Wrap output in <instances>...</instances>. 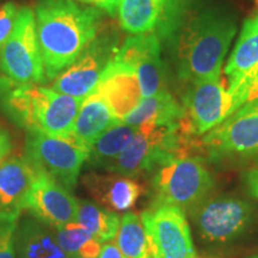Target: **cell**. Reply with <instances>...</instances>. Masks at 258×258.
I'll list each match as a JSON object with an SVG mask.
<instances>
[{"mask_svg": "<svg viewBox=\"0 0 258 258\" xmlns=\"http://www.w3.org/2000/svg\"><path fill=\"white\" fill-rule=\"evenodd\" d=\"M34 14L44 72L55 79L97 37L102 15L74 0H37Z\"/></svg>", "mask_w": 258, "mask_h": 258, "instance_id": "cell-1", "label": "cell"}, {"mask_svg": "<svg viewBox=\"0 0 258 258\" xmlns=\"http://www.w3.org/2000/svg\"><path fill=\"white\" fill-rule=\"evenodd\" d=\"M83 98H76L38 84H17L0 77V106L27 131L51 135L72 134Z\"/></svg>", "mask_w": 258, "mask_h": 258, "instance_id": "cell-2", "label": "cell"}, {"mask_svg": "<svg viewBox=\"0 0 258 258\" xmlns=\"http://www.w3.org/2000/svg\"><path fill=\"white\" fill-rule=\"evenodd\" d=\"M237 25L230 16L207 10L192 16L179 34L177 59L180 78H219Z\"/></svg>", "mask_w": 258, "mask_h": 258, "instance_id": "cell-3", "label": "cell"}, {"mask_svg": "<svg viewBox=\"0 0 258 258\" xmlns=\"http://www.w3.org/2000/svg\"><path fill=\"white\" fill-rule=\"evenodd\" d=\"M182 122L173 125L144 124L137 127L133 140L108 171L132 178L180 157L182 134H186Z\"/></svg>", "mask_w": 258, "mask_h": 258, "instance_id": "cell-4", "label": "cell"}, {"mask_svg": "<svg viewBox=\"0 0 258 258\" xmlns=\"http://www.w3.org/2000/svg\"><path fill=\"white\" fill-rule=\"evenodd\" d=\"M25 153L38 170L48 173L70 190L76 185L90 150L73 134L51 135L40 131H29Z\"/></svg>", "mask_w": 258, "mask_h": 258, "instance_id": "cell-5", "label": "cell"}, {"mask_svg": "<svg viewBox=\"0 0 258 258\" xmlns=\"http://www.w3.org/2000/svg\"><path fill=\"white\" fill-rule=\"evenodd\" d=\"M0 70L4 77L17 84L46 82L35 14L30 8L19 9L14 30L0 49Z\"/></svg>", "mask_w": 258, "mask_h": 258, "instance_id": "cell-6", "label": "cell"}, {"mask_svg": "<svg viewBox=\"0 0 258 258\" xmlns=\"http://www.w3.org/2000/svg\"><path fill=\"white\" fill-rule=\"evenodd\" d=\"M214 184L198 158L178 157L159 167L153 179L157 205L189 208L207 196Z\"/></svg>", "mask_w": 258, "mask_h": 258, "instance_id": "cell-7", "label": "cell"}, {"mask_svg": "<svg viewBox=\"0 0 258 258\" xmlns=\"http://www.w3.org/2000/svg\"><path fill=\"white\" fill-rule=\"evenodd\" d=\"M188 6L189 0H120L117 16L128 34H153L161 41L183 27Z\"/></svg>", "mask_w": 258, "mask_h": 258, "instance_id": "cell-8", "label": "cell"}, {"mask_svg": "<svg viewBox=\"0 0 258 258\" xmlns=\"http://www.w3.org/2000/svg\"><path fill=\"white\" fill-rule=\"evenodd\" d=\"M141 220L154 258H198L182 208L157 205L154 209L144 212Z\"/></svg>", "mask_w": 258, "mask_h": 258, "instance_id": "cell-9", "label": "cell"}, {"mask_svg": "<svg viewBox=\"0 0 258 258\" xmlns=\"http://www.w3.org/2000/svg\"><path fill=\"white\" fill-rule=\"evenodd\" d=\"M191 83L183 106V125L188 134H207L233 114V98L220 77Z\"/></svg>", "mask_w": 258, "mask_h": 258, "instance_id": "cell-10", "label": "cell"}, {"mask_svg": "<svg viewBox=\"0 0 258 258\" xmlns=\"http://www.w3.org/2000/svg\"><path fill=\"white\" fill-rule=\"evenodd\" d=\"M116 50L110 37H96L78 59L53 79L50 89L63 95L85 99L96 91L102 74Z\"/></svg>", "mask_w": 258, "mask_h": 258, "instance_id": "cell-11", "label": "cell"}, {"mask_svg": "<svg viewBox=\"0 0 258 258\" xmlns=\"http://www.w3.org/2000/svg\"><path fill=\"white\" fill-rule=\"evenodd\" d=\"M253 214V207L245 200L224 196L202 206L196 224L203 239L211 243H228L249 228Z\"/></svg>", "mask_w": 258, "mask_h": 258, "instance_id": "cell-12", "label": "cell"}, {"mask_svg": "<svg viewBox=\"0 0 258 258\" xmlns=\"http://www.w3.org/2000/svg\"><path fill=\"white\" fill-rule=\"evenodd\" d=\"M202 141L218 154H258V99L234 111L208 132Z\"/></svg>", "mask_w": 258, "mask_h": 258, "instance_id": "cell-13", "label": "cell"}, {"mask_svg": "<svg viewBox=\"0 0 258 258\" xmlns=\"http://www.w3.org/2000/svg\"><path fill=\"white\" fill-rule=\"evenodd\" d=\"M114 57L131 64L137 71L144 98L166 90L161 41L156 35H132L116 50Z\"/></svg>", "mask_w": 258, "mask_h": 258, "instance_id": "cell-14", "label": "cell"}, {"mask_svg": "<svg viewBox=\"0 0 258 258\" xmlns=\"http://www.w3.org/2000/svg\"><path fill=\"white\" fill-rule=\"evenodd\" d=\"M24 209L57 228L77 221L78 200L53 177L41 171L29 190Z\"/></svg>", "mask_w": 258, "mask_h": 258, "instance_id": "cell-15", "label": "cell"}, {"mask_svg": "<svg viewBox=\"0 0 258 258\" xmlns=\"http://www.w3.org/2000/svg\"><path fill=\"white\" fill-rule=\"evenodd\" d=\"M96 92L104 99L118 121H123L144 98L137 71L115 57L105 67Z\"/></svg>", "mask_w": 258, "mask_h": 258, "instance_id": "cell-16", "label": "cell"}, {"mask_svg": "<svg viewBox=\"0 0 258 258\" xmlns=\"http://www.w3.org/2000/svg\"><path fill=\"white\" fill-rule=\"evenodd\" d=\"M41 171L27 157H11L0 164V209L19 214Z\"/></svg>", "mask_w": 258, "mask_h": 258, "instance_id": "cell-17", "label": "cell"}, {"mask_svg": "<svg viewBox=\"0 0 258 258\" xmlns=\"http://www.w3.org/2000/svg\"><path fill=\"white\" fill-rule=\"evenodd\" d=\"M84 185L97 202L110 212L128 211L143 192V186L134 179L117 173L109 176L91 173L84 178Z\"/></svg>", "mask_w": 258, "mask_h": 258, "instance_id": "cell-18", "label": "cell"}, {"mask_svg": "<svg viewBox=\"0 0 258 258\" xmlns=\"http://www.w3.org/2000/svg\"><path fill=\"white\" fill-rule=\"evenodd\" d=\"M184 116V108L167 90H163L156 95L143 98L138 108L123 122L134 127L144 124L173 125L179 124Z\"/></svg>", "mask_w": 258, "mask_h": 258, "instance_id": "cell-19", "label": "cell"}, {"mask_svg": "<svg viewBox=\"0 0 258 258\" xmlns=\"http://www.w3.org/2000/svg\"><path fill=\"white\" fill-rule=\"evenodd\" d=\"M118 122L104 99L96 91L84 99L72 134L89 148L111 125Z\"/></svg>", "mask_w": 258, "mask_h": 258, "instance_id": "cell-20", "label": "cell"}, {"mask_svg": "<svg viewBox=\"0 0 258 258\" xmlns=\"http://www.w3.org/2000/svg\"><path fill=\"white\" fill-rule=\"evenodd\" d=\"M258 69V15L245 21L239 38L225 66V73L234 85Z\"/></svg>", "mask_w": 258, "mask_h": 258, "instance_id": "cell-21", "label": "cell"}, {"mask_svg": "<svg viewBox=\"0 0 258 258\" xmlns=\"http://www.w3.org/2000/svg\"><path fill=\"white\" fill-rule=\"evenodd\" d=\"M137 129V127L124 123L123 121L116 122L90 147L88 158L90 165L108 170L116 158L123 152L125 147L133 140Z\"/></svg>", "mask_w": 258, "mask_h": 258, "instance_id": "cell-22", "label": "cell"}, {"mask_svg": "<svg viewBox=\"0 0 258 258\" xmlns=\"http://www.w3.org/2000/svg\"><path fill=\"white\" fill-rule=\"evenodd\" d=\"M21 258H70L60 246L55 232L37 221L25 222L19 233Z\"/></svg>", "mask_w": 258, "mask_h": 258, "instance_id": "cell-23", "label": "cell"}, {"mask_svg": "<svg viewBox=\"0 0 258 258\" xmlns=\"http://www.w3.org/2000/svg\"><path fill=\"white\" fill-rule=\"evenodd\" d=\"M115 241L124 258H154L144 222L134 213L121 218Z\"/></svg>", "mask_w": 258, "mask_h": 258, "instance_id": "cell-24", "label": "cell"}, {"mask_svg": "<svg viewBox=\"0 0 258 258\" xmlns=\"http://www.w3.org/2000/svg\"><path fill=\"white\" fill-rule=\"evenodd\" d=\"M77 222L102 244L115 239L121 219L116 213L103 209L96 203L79 200Z\"/></svg>", "mask_w": 258, "mask_h": 258, "instance_id": "cell-25", "label": "cell"}, {"mask_svg": "<svg viewBox=\"0 0 258 258\" xmlns=\"http://www.w3.org/2000/svg\"><path fill=\"white\" fill-rule=\"evenodd\" d=\"M55 230L57 241L70 258L98 257L101 243L79 222H71Z\"/></svg>", "mask_w": 258, "mask_h": 258, "instance_id": "cell-26", "label": "cell"}, {"mask_svg": "<svg viewBox=\"0 0 258 258\" xmlns=\"http://www.w3.org/2000/svg\"><path fill=\"white\" fill-rule=\"evenodd\" d=\"M228 91L233 98V112L241 106L258 99V69L231 85Z\"/></svg>", "mask_w": 258, "mask_h": 258, "instance_id": "cell-27", "label": "cell"}, {"mask_svg": "<svg viewBox=\"0 0 258 258\" xmlns=\"http://www.w3.org/2000/svg\"><path fill=\"white\" fill-rule=\"evenodd\" d=\"M19 9L12 2L5 3L0 8V49L8 41L17 21Z\"/></svg>", "mask_w": 258, "mask_h": 258, "instance_id": "cell-28", "label": "cell"}, {"mask_svg": "<svg viewBox=\"0 0 258 258\" xmlns=\"http://www.w3.org/2000/svg\"><path fill=\"white\" fill-rule=\"evenodd\" d=\"M16 225L0 230V258H16L14 232Z\"/></svg>", "mask_w": 258, "mask_h": 258, "instance_id": "cell-29", "label": "cell"}, {"mask_svg": "<svg viewBox=\"0 0 258 258\" xmlns=\"http://www.w3.org/2000/svg\"><path fill=\"white\" fill-rule=\"evenodd\" d=\"M80 2L95 6L97 9L104 10L111 16L117 15L118 5H120V0H80Z\"/></svg>", "mask_w": 258, "mask_h": 258, "instance_id": "cell-30", "label": "cell"}, {"mask_svg": "<svg viewBox=\"0 0 258 258\" xmlns=\"http://www.w3.org/2000/svg\"><path fill=\"white\" fill-rule=\"evenodd\" d=\"M12 150V144L10 135L5 129L0 127V164L6 159Z\"/></svg>", "mask_w": 258, "mask_h": 258, "instance_id": "cell-31", "label": "cell"}, {"mask_svg": "<svg viewBox=\"0 0 258 258\" xmlns=\"http://www.w3.org/2000/svg\"><path fill=\"white\" fill-rule=\"evenodd\" d=\"M245 183L253 198L258 199V169L249 170L245 173Z\"/></svg>", "mask_w": 258, "mask_h": 258, "instance_id": "cell-32", "label": "cell"}, {"mask_svg": "<svg viewBox=\"0 0 258 258\" xmlns=\"http://www.w3.org/2000/svg\"><path fill=\"white\" fill-rule=\"evenodd\" d=\"M97 258H124L123 254L121 253L120 249L117 247L116 243L108 241L101 247V252H99Z\"/></svg>", "mask_w": 258, "mask_h": 258, "instance_id": "cell-33", "label": "cell"}, {"mask_svg": "<svg viewBox=\"0 0 258 258\" xmlns=\"http://www.w3.org/2000/svg\"><path fill=\"white\" fill-rule=\"evenodd\" d=\"M249 258H258V254H257V256H252V257H249Z\"/></svg>", "mask_w": 258, "mask_h": 258, "instance_id": "cell-34", "label": "cell"}, {"mask_svg": "<svg viewBox=\"0 0 258 258\" xmlns=\"http://www.w3.org/2000/svg\"><path fill=\"white\" fill-rule=\"evenodd\" d=\"M73 258H84V257H73Z\"/></svg>", "mask_w": 258, "mask_h": 258, "instance_id": "cell-35", "label": "cell"}, {"mask_svg": "<svg viewBox=\"0 0 258 258\" xmlns=\"http://www.w3.org/2000/svg\"><path fill=\"white\" fill-rule=\"evenodd\" d=\"M256 4H257V6H258V0H256Z\"/></svg>", "mask_w": 258, "mask_h": 258, "instance_id": "cell-36", "label": "cell"}]
</instances>
